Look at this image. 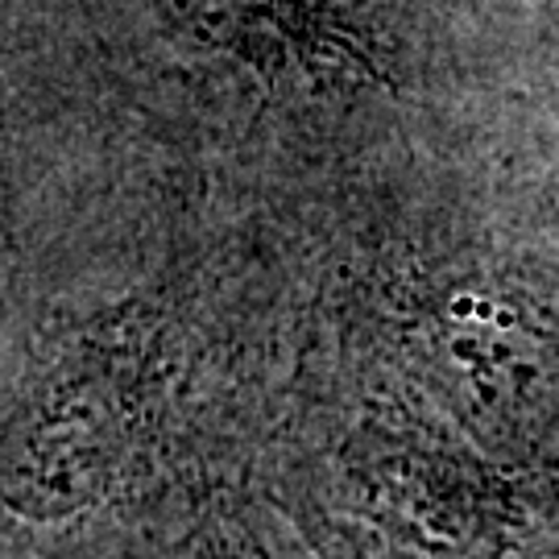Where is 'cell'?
<instances>
[{"mask_svg":"<svg viewBox=\"0 0 559 559\" xmlns=\"http://www.w3.org/2000/svg\"><path fill=\"white\" fill-rule=\"evenodd\" d=\"M145 378V340L124 320L62 336L0 411V510L50 531L117 498L150 406Z\"/></svg>","mask_w":559,"mask_h":559,"instance_id":"6da1fadb","label":"cell"},{"mask_svg":"<svg viewBox=\"0 0 559 559\" xmlns=\"http://www.w3.org/2000/svg\"><path fill=\"white\" fill-rule=\"evenodd\" d=\"M166 38L295 92L381 80V41L360 0H138Z\"/></svg>","mask_w":559,"mask_h":559,"instance_id":"7a4b0ae2","label":"cell"}]
</instances>
